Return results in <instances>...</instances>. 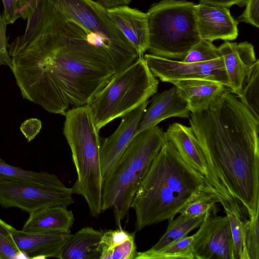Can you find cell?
Masks as SVG:
<instances>
[{"label":"cell","mask_w":259,"mask_h":259,"mask_svg":"<svg viewBox=\"0 0 259 259\" xmlns=\"http://www.w3.org/2000/svg\"><path fill=\"white\" fill-rule=\"evenodd\" d=\"M218 49L210 40L201 39L187 54L182 61L202 62L220 58Z\"/></svg>","instance_id":"obj_28"},{"label":"cell","mask_w":259,"mask_h":259,"mask_svg":"<svg viewBox=\"0 0 259 259\" xmlns=\"http://www.w3.org/2000/svg\"><path fill=\"white\" fill-rule=\"evenodd\" d=\"M4 11L3 18L7 24H13L20 18L19 13L21 0H2Z\"/></svg>","instance_id":"obj_35"},{"label":"cell","mask_w":259,"mask_h":259,"mask_svg":"<svg viewBox=\"0 0 259 259\" xmlns=\"http://www.w3.org/2000/svg\"><path fill=\"white\" fill-rule=\"evenodd\" d=\"M12 234L22 254L28 258H60L72 234L54 232H29L14 228Z\"/></svg>","instance_id":"obj_15"},{"label":"cell","mask_w":259,"mask_h":259,"mask_svg":"<svg viewBox=\"0 0 259 259\" xmlns=\"http://www.w3.org/2000/svg\"><path fill=\"white\" fill-rule=\"evenodd\" d=\"M131 233L122 228L104 231L100 242V259H109V251L125 242Z\"/></svg>","instance_id":"obj_31"},{"label":"cell","mask_w":259,"mask_h":259,"mask_svg":"<svg viewBox=\"0 0 259 259\" xmlns=\"http://www.w3.org/2000/svg\"><path fill=\"white\" fill-rule=\"evenodd\" d=\"M243 13L236 19L257 28L259 27V0H247Z\"/></svg>","instance_id":"obj_33"},{"label":"cell","mask_w":259,"mask_h":259,"mask_svg":"<svg viewBox=\"0 0 259 259\" xmlns=\"http://www.w3.org/2000/svg\"><path fill=\"white\" fill-rule=\"evenodd\" d=\"M66 17L73 19L100 37L118 71L139 57L133 45L109 16L100 3L93 0H51Z\"/></svg>","instance_id":"obj_8"},{"label":"cell","mask_w":259,"mask_h":259,"mask_svg":"<svg viewBox=\"0 0 259 259\" xmlns=\"http://www.w3.org/2000/svg\"><path fill=\"white\" fill-rule=\"evenodd\" d=\"M228 217L233 243L234 259H246L243 231L244 222L229 211H225Z\"/></svg>","instance_id":"obj_29"},{"label":"cell","mask_w":259,"mask_h":259,"mask_svg":"<svg viewBox=\"0 0 259 259\" xmlns=\"http://www.w3.org/2000/svg\"><path fill=\"white\" fill-rule=\"evenodd\" d=\"M189 117L206 164L204 190L225 211L248 220L259 209V120L227 87Z\"/></svg>","instance_id":"obj_2"},{"label":"cell","mask_w":259,"mask_h":259,"mask_svg":"<svg viewBox=\"0 0 259 259\" xmlns=\"http://www.w3.org/2000/svg\"><path fill=\"white\" fill-rule=\"evenodd\" d=\"M194 235V259H234L233 239L227 215H207Z\"/></svg>","instance_id":"obj_11"},{"label":"cell","mask_w":259,"mask_h":259,"mask_svg":"<svg viewBox=\"0 0 259 259\" xmlns=\"http://www.w3.org/2000/svg\"><path fill=\"white\" fill-rule=\"evenodd\" d=\"M131 0H100V3L106 9L128 5Z\"/></svg>","instance_id":"obj_38"},{"label":"cell","mask_w":259,"mask_h":259,"mask_svg":"<svg viewBox=\"0 0 259 259\" xmlns=\"http://www.w3.org/2000/svg\"><path fill=\"white\" fill-rule=\"evenodd\" d=\"M204 179L183 160L170 141H165L132 201L136 231L172 220L204 190Z\"/></svg>","instance_id":"obj_3"},{"label":"cell","mask_w":259,"mask_h":259,"mask_svg":"<svg viewBox=\"0 0 259 259\" xmlns=\"http://www.w3.org/2000/svg\"><path fill=\"white\" fill-rule=\"evenodd\" d=\"M217 202L218 200L212 194L204 190L197 198L184 206L179 213L192 217L206 213L216 215L218 211Z\"/></svg>","instance_id":"obj_26"},{"label":"cell","mask_w":259,"mask_h":259,"mask_svg":"<svg viewBox=\"0 0 259 259\" xmlns=\"http://www.w3.org/2000/svg\"><path fill=\"white\" fill-rule=\"evenodd\" d=\"M158 84L143 56L114 74L88 104L98 130L148 100Z\"/></svg>","instance_id":"obj_6"},{"label":"cell","mask_w":259,"mask_h":259,"mask_svg":"<svg viewBox=\"0 0 259 259\" xmlns=\"http://www.w3.org/2000/svg\"><path fill=\"white\" fill-rule=\"evenodd\" d=\"M259 60L257 59L247 78L244 82L239 100L259 120Z\"/></svg>","instance_id":"obj_25"},{"label":"cell","mask_w":259,"mask_h":259,"mask_svg":"<svg viewBox=\"0 0 259 259\" xmlns=\"http://www.w3.org/2000/svg\"><path fill=\"white\" fill-rule=\"evenodd\" d=\"M64 116L63 134L77 174L72 192L83 197L90 215L97 218L103 213L99 131L88 104L69 109Z\"/></svg>","instance_id":"obj_5"},{"label":"cell","mask_w":259,"mask_h":259,"mask_svg":"<svg viewBox=\"0 0 259 259\" xmlns=\"http://www.w3.org/2000/svg\"><path fill=\"white\" fill-rule=\"evenodd\" d=\"M41 122L37 118H30L24 121L20 126V130L28 142L33 140L39 133Z\"/></svg>","instance_id":"obj_36"},{"label":"cell","mask_w":259,"mask_h":259,"mask_svg":"<svg viewBox=\"0 0 259 259\" xmlns=\"http://www.w3.org/2000/svg\"><path fill=\"white\" fill-rule=\"evenodd\" d=\"M67 207L60 205L48 206L29 213L22 230L70 233L75 219L72 211Z\"/></svg>","instance_id":"obj_20"},{"label":"cell","mask_w":259,"mask_h":259,"mask_svg":"<svg viewBox=\"0 0 259 259\" xmlns=\"http://www.w3.org/2000/svg\"><path fill=\"white\" fill-rule=\"evenodd\" d=\"M165 133L167 140L173 144L183 160L204 178L206 177V164L192 127L174 122L168 126Z\"/></svg>","instance_id":"obj_19"},{"label":"cell","mask_w":259,"mask_h":259,"mask_svg":"<svg viewBox=\"0 0 259 259\" xmlns=\"http://www.w3.org/2000/svg\"><path fill=\"white\" fill-rule=\"evenodd\" d=\"M208 215H211L206 213L192 217L181 214L176 219L168 221V224L166 231L159 241L149 249L156 250L161 249L187 236L191 231L200 226Z\"/></svg>","instance_id":"obj_22"},{"label":"cell","mask_w":259,"mask_h":259,"mask_svg":"<svg viewBox=\"0 0 259 259\" xmlns=\"http://www.w3.org/2000/svg\"><path fill=\"white\" fill-rule=\"evenodd\" d=\"M0 180L28 182L44 185L63 186L58 177L43 171L35 172L11 165L0 158Z\"/></svg>","instance_id":"obj_23"},{"label":"cell","mask_w":259,"mask_h":259,"mask_svg":"<svg viewBox=\"0 0 259 259\" xmlns=\"http://www.w3.org/2000/svg\"><path fill=\"white\" fill-rule=\"evenodd\" d=\"M195 17L201 39L232 41L238 37V22L229 8L199 3L196 5Z\"/></svg>","instance_id":"obj_14"},{"label":"cell","mask_w":259,"mask_h":259,"mask_svg":"<svg viewBox=\"0 0 259 259\" xmlns=\"http://www.w3.org/2000/svg\"><path fill=\"white\" fill-rule=\"evenodd\" d=\"M114 24L137 51L139 56L148 50L149 33L147 13L128 5L107 9Z\"/></svg>","instance_id":"obj_16"},{"label":"cell","mask_w":259,"mask_h":259,"mask_svg":"<svg viewBox=\"0 0 259 259\" xmlns=\"http://www.w3.org/2000/svg\"><path fill=\"white\" fill-rule=\"evenodd\" d=\"M103 232L90 227L80 229L63 248L60 259H100Z\"/></svg>","instance_id":"obj_21"},{"label":"cell","mask_w":259,"mask_h":259,"mask_svg":"<svg viewBox=\"0 0 259 259\" xmlns=\"http://www.w3.org/2000/svg\"><path fill=\"white\" fill-rule=\"evenodd\" d=\"M190 114L186 102L174 86L153 98L140 120L136 135L156 126L169 117L187 118L189 117Z\"/></svg>","instance_id":"obj_17"},{"label":"cell","mask_w":259,"mask_h":259,"mask_svg":"<svg viewBox=\"0 0 259 259\" xmlns=\"http://www.w3.org/2000/svg\"><path fill=\"white\" fill-rule=\"evenodd\" d=\"M7 24L0 13V66L12 67V59L9 53V44L6 36Z\"/></svg>","instance_id":"obj_34"},{"label":"cell","mask_w":259,"mask_h":259,"mask_svg":"<svg viewBox=\"0 0 259 259\" xmlns=\"http://www.w3.org/2000/svg\"><path fill=\"white\" fill-rule=\"evenodd\" d=\"M218 49L229 83V89L238 96L257 60L254 47L247 41H225Z\"/></svg>","instance_id":"obj_13"},{"label":"cell","mask_w":259,"mask_h":259,"mask_svg":"<svg viewBox=\"0 0 259 259\" xmlns=\"http://www.w3.org/2000/svg\"><path fill=\"white\" fill-rule=\"evenodd\" d=\"M167 140L165 132L157 125L138 133L103 180V212L112 209L118 228H122L139 186Z\"/></svg>","instance_id":"obj_4"},{"label":"cell","mask_w":259,"mask_h":259,"mask_svg":"<svg viewBox=\"0 0 259 259\" xmlns=\"http://www.w3.org/2000/svg\"><path fill=\"white\" fill-rule=\"evenodd\" d=\"M153 74L163 82L203 79L219 82L226 87L229 83L221 57L202 62H185L151 54L143 56Z\"/></svg>","instance_id":"obj_10"},{"label":"cell","mask_w":259,"mask_h":259,"mask_svg":"<svg viewBox=\"0 0 259 259\" xmlns=\"http://www.w3.org/2000/svg\"><path fill=\"white\" fill-rule=\"evenodd\" d=\"M194 237L186 236L158 250L138 252L135 259H194Z\"/></svg>","instance_id":"obj_24"},{"label":"cell","mask_w":259,"mask_h":259,"mask_svg":"<svg viewBox=\"0 0 259 259\" xmlns=\"http://www.w3.org/2000/svg\"><path fill=\"white\" fill-rule=\"evenodd\" d=\"M24 19V34L8 49L24 99L64 115L70 107L87 105L118 72L102 39L51 0L34 1Z\"/></svg>","instance_id":"obj_1"},{"label":"cell","mask_w":259,"mask_h":259,"mask_svg":"<svg viewBox=\"0 0 259 259\" xmlns=\"http://www.w3.org/2000/svg\"><path fill=\"white\" fill-rule=\"evenodd\" d=\"M258 212L259 209L243 223L246 259H259Z\"/></svg>","instance_id":"obj_27"},{"label":"cell","mask_w":259,"mask_h":259,"mask_svg":"<svg viewBox=\"0 0 259 259\" xmlns=\"http://www.w3.org/2000/svg\"><path fill=\"white\" fill-rule=\"evenodd\" d=\"M196 4L186 0H161L147 12L150 54L182 61L201 39L197 26Z\"/></svg>","instance_id":"obj_7"},{"label":"cell","mask_w":259,"mask_h":259,"mask_svg":"<svg viewBox=\"0 0 259 259\" xmlns=\"http://www.w3.org/2000/svg\"><path fill=\"white\" fill-rule=\"evenodd\" d=\"M149 103L148 100L122 116L115 131L101 145L100 161L103 181L112 171L136 136L140 120Z\"/></svg>","instance_id":"obj_12"},{"label":"cell","mask_w":259,"mask_h":259,"mask_svg":"<svg viewBox=\"0 0 259 259\" xmlns=\"http://www.w3.org/2000/svg\"><path fill=\"white\" fill-rule=\"evenodd\" d=\"M13 228L0 219V259L16 258L22 254L12 236Z\"/></svg>","instance_id":"obj_30"},{"label":"cell","mask_w":259,"mask_h":259,"mask_svg":"<svg viewBox=\"0 0 259 259\" xmlns=\"http://www.w3.org/2000/svg\"><path fill=\"white\" fill-rule=\"evenodd\" d=\"M135 232L131 233L129 238L125 242L110 250V258L135 259L138 252L135 243Z\"/></svg>","instance_id":"obj_32"},{"label":"cell","mask_w":259,"mask_h":259,"mask_svg":"<svg viewBox=\"0 0 259 259\" xmlns=\"http://www.w3.org/2000/svg\"><path fill=\"white\" fill-rule=\"evenodd\" d=\"M247 0H199V3L229 8L232 6L245 7Z\"/></svg>","instance_id":"obj_37"},{"label":"cell","mask_w":259,"mask_h":259,"mask_svg":"<svg viewBox=\"0 0 259 259\" xmlns=\"http://www.w3.org/2000/svg\"><path fill=\"white\" fill-rule=\"evenodd\" d=\"M170 83L177 88L192 113L207 109L226 88L221 82L203 79L178 80Z\"/></svg>","instance_id":"obj_18"},{"label":"cell","mask_w":259,"mask_h":259,"mask_svg":"<svg viewBox=\"0 0 259 259\" xmlns=\"http://www.w3.org/2000/svg\"><path fill=\"white\" fill-rule=\"evenodd\" d=\"M71 188L28 182L0 180V204L5 208L17 207L30 213L52 206L73 204Z\"/></svg>","instance_id":"obj_9"}]
</instances>
